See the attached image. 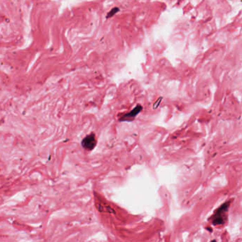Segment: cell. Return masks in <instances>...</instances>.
Wrapping results in <instances>:
<instances>
[{"mask_svg":"<svg viewBox=\"0 0 242 242\" xmlns=\"http://www.w3.org/2000/svg\"><path fill=\"white\" fill-rule=\"evenodd\" d=\"M227 207H228L227 205H226V204L225 205V204L224 206H222V207L219 210L217 214H216L215 216V220H214L213 222H215V224H216V225H219V224H221L223 222L224 220L222 219V217H221V216H222L223 213L226 212V210H227Z\"/></svg>","mask_w":242,"mask_h":242,"instance_id":"3957f363","label":"cell"},{"mask_svg":"<svg viewBox=\"0 0 242 242\" xmlns=\"http://www.w3.org/2000/svg\"><path fill=\"white\" fill-rule=\"evenodd\" d=\"M142 109V107L138 105L135 107L133 110L130 112L129 113L124 114V115L122 116V118L120 119L121 121H131L134 120L135 117H136L138 114L141 111Z\"/></svg>","mask_w":242,"mask_h":242,"instance_id":"7a4b0ae2","label":"cell"},{"mask_svg":"<svg viewBox=\"0 0 242 242\" xmlns=\"http://www.w3.org/2000/svg\"><path fill=\"white\" fill-rule=\"evenodd\" d=\"M97 144V140L95 135L94 134H89L85 136L82 141V146L84 149L88 151H91L95 147Z\"/></svg>","mask_w":242,"mask_h":242,"instance_id":"6da1fadb","label":"cell"}]
</instances>
